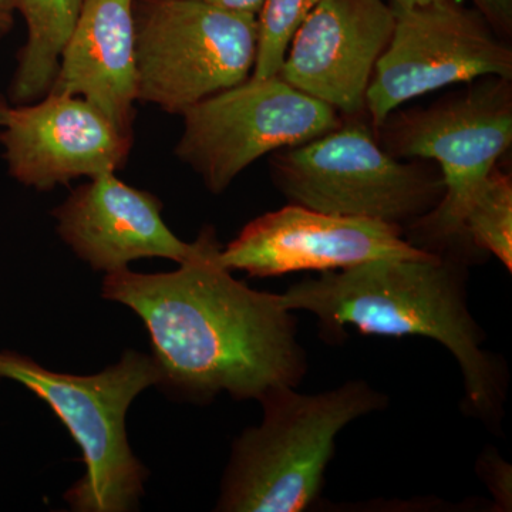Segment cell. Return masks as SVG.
I'll return each instance as SVG.
<instances>
[{
    "label": "cell",
    "mask_w": 512,
    "mask_h": 512,
    "mask_svg": "<svg viewBox=\"0 0 512 512\" xmlns=\"http://www.w3.org/2000/svg\"><path fill=\"white\" fill-rule=\"evenodd\" d=\"M511 82L478 79L427 109L393 111L375 130L380 146L393 157L433 161L443 175L446 191L440 204L404 228L414 247L440 254L471 245L464 232L468 207L512 144Z\"/></svg>",
    "instance_id": "277c9868"
},
{
    "label": "cell",
    "mask_w": 512,
    "mask_h": 512,
    "mask_svg": "<svg viewBox=\"0 0 512 512\" xmlns=\"http://www.w3.org/2000/svg\"><path fill=\"white\" fill-rule=\"evenodd\" d=\"M488 466L485 471L488 473V483H490L491 490L495 494L494 497L503 504L510 505L508 500L511 501V470L510 466L504 463L503 460L495 456L485 458Z\"/></svg>",
    "instance_id": "d6986e66"
},
{
    "label": "cell",
    "mask_w": 512,
    "mask_h": 512,
    "mask_svg": "<svg viewBox=\"0 0 512 512\" xmlns=\"http://www.w3.org/2000/svg\"><path fill=\"white\" fill-rule=\"evenodd\" d=\"M84 0H16L28 29L9 86L13 106L35 103L55 82L60 56L72 35Z\"/></svg>",
    "instance_id": "9a60e30c"
},
{
    "label": "cell",
    "mask_w": 512,
    "mask_h": 512,
    "mask_svg": "<svg viewBox=\"0 0 512 512\" xmlns=\"http://www.w3.org/2000/svg\"><path fill=\"white\" fill-rule=\"evenodd\" d=\"M0 144L13 180L49 191L76 178L117 173L127 164L133 136L89 101L49 92L9 107Z\"/></svg>",
    "instance_id": "8fae6325"
},
{
    "label": "cell",
    "mask_w": 512,
    "mask_h": 512,
    "mask_svg": "<svg viewBox=\"0 0 512 512\" xmlns=\"http://www.w3.org/2000/svg\"><path fill=\"white\" fill-rule=\"evenodd\" d=\"M271 174L292 204L402 228L433 211L446 191L439 165L419 158L403 163L362 121L275 151Z\"/></svg>",
    "instance_id": "8992f818"
},
{
    "label": "cell",
    "mask_w": 512,
    "mask_h": 512,
    "mask_svg": "<svg viewBox=\"0 0 512 512\" xmlns=\"http://www.w3.org/2000/svg\"><path fill=\"white\" fill-rule=\"evenodd\" d=\"M497 33L507 36L512 29V0H473Z\"/></svg>",
    "instance_id": "ac0fdd59"
},
{
    "label": "cell",
    "mask_w": 512,
    "mask_h": 512,
    "mask_svg": "<svg viewBox=\"0 0 512 512\" xmlns=\"http://www.w3.org/2000/svg\"><path fill=\"white\" fill-rule=\"evenodd\" d=\"M394 20L392 3L384 0H320L293 37L279 77L356 117L366 110L367 89Z\"/></svg>",
    "instance_id": "7c38bea8"
},
{
    "label": "cell",
    "mask_w": 512,
    "mask_h": 512,
    "mask_svg": "<svg viewBox=\"0 0 512 512\" xmlns=\"http://www.w3.org/2000/svg\"><path fill=\"white\" fill-rule=\"evenodd\" d=\"M434 2H454V0H390V3H393V5L404 6V8H409V6L429 5V3Z\"/></svg>",
    "instance_id": "7402d4cb"
},
{
    "label": "cell",
    "mask_w": 512,
    "mask_h": 512,
    "mask_svg": "<svg viewBox=\"0 0 512 512\" xmlns=\"http://www.w3.org/2000/svg\"><path fill=\"white\" fill-rule=\"evenodd\" d=\"M198 2L218 6V8L234 10V12L258 15L259 9H261L264 0H198Z\"/></svg>",
    "instance_id": "ffe728a7"
},
{
    "label": "cell",
    "mask_w": 512,
    "mask_h": 512,
    "mask_svg": "<svg viewBox=\"0 0 512 512\" xmlns=\"http://www.w3.org/2000/svg\"><path fill=\"white\" fill-rule=\"evenodd\" d=\"M264 420L234 443L218 511L299 512L323 485L336 437L348 424L383 406L366 382H346L319 394L279 387L261 400Z\"/></svg>",
    "instance_id": "3957f363"
},
{
    "label": "cell",
    "mask_w": 512,
    "mask_h": 512,
    "mask_svg": "<svg viewBox=\"0 0 512 512\" xmlns=\"http://www.w3.org/2000/svg\"><path fill=\"white\" fill-rule=\"evenodd\" d=\"M137 100L165 113L251 77L258 19L198 0H136Z\"/></svg>",
    "instance_id": "52a82bcc"
},
{
    "label": "cell",
    "mask_w": 512,
    "mask_h": 512,
    "mask_svg": "<svg viewBox=\"0 0 512 512\" xmlns=\"http://www.w3.org/2000/svg\"><path fill=\"white\" fill-rule=\"evenodd\" d=\"M175 156L212 194H221L249 165L340 127L339 113L274 76L252 79L207 97L181 114Z\"/></svg>",
    "instance_id": "ba28073f"
},
{
    "label": "cell",
    "mask_w": 512,
    "mask_h": 512,
    "mask_svg": "<svg viewBox=\"0 0 512 512\" xmlns=\"http://www.w3.org/2000/svg\"><path fill=\"white\" fill-rule=\"evenodd\" d=\"M0 377L45 400L82 448L86 474L64 495L74 511L136 510L148 471L128 444L126 414L138 394L160 382L153 357L127 350L103 372L76 376L52 372L30 357L3 350Z\"/></svg>",
    "instance_id": "5b68a950"
},
{
    "label": "cell",
    "mask_w": 512,
    "mask_h": 512,
    "mask_svg": "<svg viewBox=\"0 0 512 512\" xmlns=\"http://www.w3.org/2000/svg\"><path fill=\"white\" fill-rule=\"evenodd\" d=\"M161 210L156 195L107 173L73 190L53 217L57 234L74 254L94 271L111 274L137 259L164 258L181 264L191 255L192 242L175 237Z\"/></svg>",
    "instance_id": "4fadbf2b"
},
{
    "label": "cell",
    "mask_w": 512,
    "mask_h": 512,
    "mask_svg": "<svg viewBox=\"0 0 512 512\" xmlns=\"http://www.w3.org/2000/svg\"><path fill=\"white\" fill-rule=\"evenodd\" d=\"M221 248L215 229L202 228L177 271L111 272L103 296L143 319L158 384L194 400L227 392L261 402L272 390L298 386L305 353L281 295L237 281L221 264Z\"/></svg>",
    "instance_id": "6da1fadb"
},
{
    "label": "cell",
    "mask_w": 512,
    "mask_h": 512,
    "mask_svg": "<svg viewBox=\"0 0 512 512\" xmlns=\"http://www.w3.org/2000/svg\"><path fill=\"white\" fill-rule=\"evenodd\" d=\"M136 0H84L50 92L80 97L133 136Z\"/></svg>",
    "instance_id": "5bb4252c"
},
{
    "label": "cell",
    "mask_w": 512,
    "mask_h": 512,
    "mask_svg": "<svg viewBox=\"0 0 512 512\" xmlns=\"http://www.w3.org/2000/svg\"><path fill=\"white\" fill-rule=\"evenodd\" d=\"M468 242L512 269V180L497 167L485 178L464 218Z\"/></svg>",
    "instance_id": "2e32d148"
},
{
    "label": "cell",
    "mask_w": 512,
    "mask_h": 512,
    "mask_svg": "<svg viewBox=\"0 0 512 512\" xmlns=\"http://www.w3.org/2000/svg\"><path fill=\"white\" fill-rule=\"evenodd\" d=\"M9 107L10 106H8L5 101L0 99V127H2L3 124L6 123V119H8Z\"/></svg>",
    "instance_id": "603a6c76"
},
{
    "label": "cell",
    "mask_w": 512,
    "mask_h": 512,
    "mask_svg": "<svg viewBox=\"0 0 512 512\" xmlns=\"http://www.w3.org/2000/svg\"><path fill=\"white\" fill-rule=\"evenodd\" d=\"M16 13V0H0V39L13 29Z\"/></svg>",
    "instance_id": "44dd1931"
},
{
    "label": "cell",
    "mask_w": 512,
    "mask_h": 512,
    "mask_svg": "<svg viewBox=\"0 0 512 512\" xmlns=\"http://www.w3.org/2000/svg\"><path fill=\"white\" fill-rule=\"evenodd\" d=\"M320 0H264L259 9L258 46L252 79L278 76L293 37Z\"/></svg>",
    "instance_id": "e0dca14e"
},
{
    "label": "cell",
    "mask_w": 512,
    "mask_h": 512,
    "mask_svg": "<svg viewBox=\"0 0 512 512\" xmlns=\"http://www.w3.org/2000/svg\"><path fill=\"white\" fill-rule=\"evenodd\" d=\"M281 302L313 313L335 333L348 325L367 335L436 340L456 357L471 409L484 417L500 409L497 367L481 349L484 335L468 311L461 266L450 256L376 259L322 272L291 286Z\"/></svg>",
    "instance_id": "7a4b0ae2"
},
{
    "label": "cell",
    "mask_w": 512,
    "mask_h": 512,
    "mask_svg": "<svg viewBox=\"0 0 512 512\" xmlns=\"http://www.w3.org/2000/svg\"><path fill=\"white\" fill-rule=\"evenodd\" d=\"M404 228L366 218L326 214L291 204L249 222L221 248L229 271L266 278L299 271H338L376 259H426Z\"/></svg>",
    "instance_id": "30bf717a"
},
{
    "label": "cell",
    "mask_w": 512,
    "mask_h": 512,
    "mask_svg": "<svg viewBox=\"0 0 512 512\" xmlns=\"http://www.w3.org/2000/svg\"><path fill=\"white\" fill-rule=\"evenodd\" d=\"M393 9L392 39L366 93L373 130L407 101L451 84L512 80L511 47L480 10L460 0Z\"/></svg>",
    "instance_id": "9c48e42d"
}]
</instances>
